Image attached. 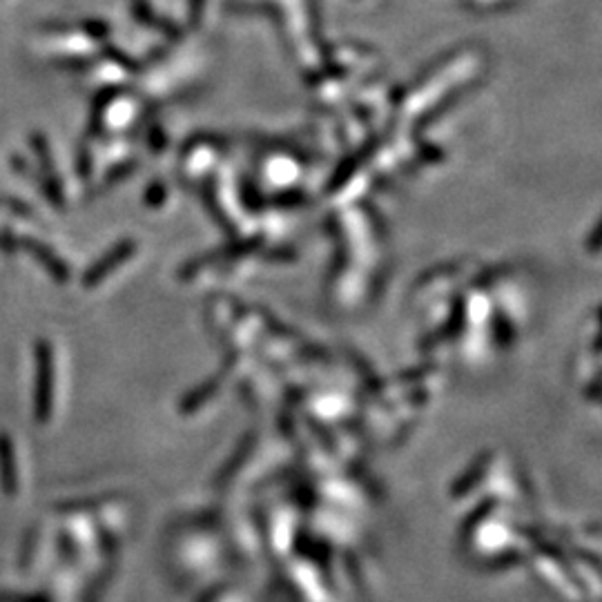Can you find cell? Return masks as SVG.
I'll list each match as a JSON object with an SVG mask.
<instances>
[{"mask_svg": "<svg viewBox=\"0 0 602 602\" xmlns=\"http://www.w3.org/2000/svg\"><path fill=\"white\" fill-rule=\"evenodd\" d=\"M36 406L38 413L47 411V404L52 402V379H54V364H52V348L45 342H41L36 346Z\"/></svg>", "mask_w": 602, "mask_h": 602, "instance_id": "obj_1", "label": "cell"}, {"mask_svg": "<svg viewBox=\"0 0 602 602\" xmlns=\"http://www.w3.org/2000/svg\"><path fill=\"white\" fill-rule=\"evenodd\" d=\"M201 3H204V0H190V7L195 9V12H199V9H201Z\"/></svg>", "mask_w": 602, "mask_h": 602, "instance_id": "obj_2", "label": "cell"}]
</instances>
